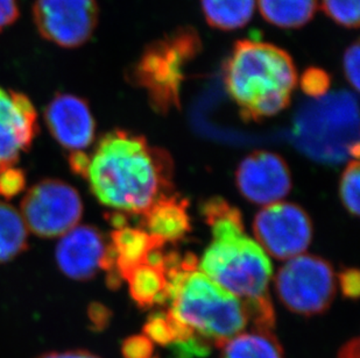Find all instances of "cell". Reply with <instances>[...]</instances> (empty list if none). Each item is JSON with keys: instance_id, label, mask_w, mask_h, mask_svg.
I'll return each mask as SVG.
<instances>
[{"instance_id": "6da1fadb", "label": "cell", "mask_w": 360, "mask_h": 358, "mask_svg": "<svg viewBox=\"0 0 360 358\" xmlns=\"http://www.w3.org/2000/svg\"><path fill=\"white\" fill-rule=\"evenodd\" d=\"M85 179L96 199L120 213L143 216L172 194L173 162L143 136L115 129L99 139Z\"/></svg>"}, {"instance_id": "7a4b0ae2", "label": "cell", "mask_w": 360, "mask_h": 358, "mask_svg": "<svg viewBox=\"0 0 360 358\" xmlns=\"http://www.w3.org/2000/svg\"><path fill=\"white\" fill-rule=\"evenodd\" d=\"M202 214L212 234L198 267L211 281L239 298L253 319L274 313L269 296L273 267L266 251L244 232L240 212L221 198L203 204Z\"/></svg>"}, {"instance_id": "3957f363", "label": "cell", "mask_w": 360, "mask_h": 358, "mask_svg": "<svg viewBox=\"0 0 360 358\" xmlns=\"http://www.w3.org/2000/svg\"><path fill=\"white\" fill-rule=\"evenodd\" d=\"M168 311L216 348L252 329L248 307L239 298L198 270V258L166 253Z\"/></svg>"}, {"instance_id": "277c9868", "label": "cell", "mask_w": 360, "mask_h": 358, "mask_svg": "<svg viewBox=\"0 0 360 358\" xmlns=\"http://www.w3.org/2000/svg\"><path fill=\"white\" fill-rule=\"evenodd\" d=\"M223 74L226 91L246 121H260L283 111L297 84L290 55L257 40L236 42Z\"/></svg>"}, {"instance_id": "5b68a950", "label": "cell", "mask_w": 360, "mask_h": 358, "mask_svg": "<svg viewBox=\"0 0 360 358\" xmlns=\"http://www.w3.org/2000/svg\"><path fill=\"white\" fill-rule=\"evenodd\" d=\"M202 51V40L191 27H180L148 44L127 78L146 90L150 105L160 113L180 106L184 70Z\"/></svg>"}, {"instance_id": "8992f818", "label": "cell", "mask_w": 360, "mask_h": 358, "mask_svg": "<svg viewBox=\"0 0 360 358\" xmlns=\"http://www.w3.org/2000/svg\"><path fill=\"white\" fill-rule=\"evenodd\" d=\"M294 126V142L317 162L337 164L359 155L357 104L350 95L313 104Z\"/></svg>"}, {"instance_id": "52a82bcc", "label": "cell", "mask_w": 360, "mask_h": 358, "mask_svg": "<svg viewBox=\"0 0 360 358\" xmlns=\"http://www.w3.org/2000/svg\"><path fill=\"white\" fill-rule=\"evenodd\" d=\"M276 290L289 311L297 314H320L329 308L336 294V278L326 260L300 255L278 271Z\"/></svg>"}, {"instance_id": "ba28073f", "label": "cell", "mask_w": 360, "mask_h": 358, "mask_svg": "<svg viewBox=\"0 0 360 358\" xmlns=\"http://www.w3.org/2000/svg\"><path fill=\"white\" fill-rule=\"evenodd\" d=\"M20 208L28 232L44 239L61 237L75 228L83 216L77 190L60 179H44L32 186Z\"/></svg>"}, {"instance_id": "9c48e42d", "label": "cell", "mask_w": 360, "mask_h": 358, "mask_svg": "<svg viewBox=\"0 0 360 358\" xmlns=\"http://www.w3.org/2000/svg\"><path fill=\"white\" fill-rule=\"evenodd\" d=\"M253 232L259 246L278 260L302 255L313 239V223L295 204L276 203L255 216Z\"/></svg>"}, {"instance_id": "30bf717a", "label": "cell", "mask_w": 360, "mask_h": 358, "mask_svg": "<svg viewBox=\"0 0 360 358\" xmlns=\"http://www.w3.org/2000/svg\"><path fill=\"white\" fill-rule=\"evenodd\" d=\"M97 0H35L33 18L41 37L58 47L79 48L98 24Z\"/></svg>"}, {"instance_id": "8fae6325", "label": "cell", "mask_w": 360, "mask_h": 358, "mask_svg": "<svg viewBox=\"0 0 360 358\" xmlns=\"http://www.w3.org/2000/svg\"><path fill=\"white\" fill-rule=\"evenodd\" d=\"M55 260L62 274L72 281H89L99 270L117 272L110 242L101 230L86 225H77L60 237Z\"/></svg>"}, {"instance_id": "7c38bea8", "label": "cell", "mask_w": 360, "mask_h": 358, "mask_svg": "<svg viewBox=\"0 0 360 358\" xmlns=\"http://www.w3.org/2000/svg\"><path fill=\"white\" fill-rule=\"evenodd\" d=\"M38 133V114L31 99L0 88V171L15 166Z\"/></svg>"}, {"instance_id": "4fadbf2b", "label": "cell", "mask_w": 360, "mask_h": 358, "mask_svg": "<svg viewBox=\"0 0 360 358\" xmlns=\"http://www.w3.org/2000/svg\"><path fill=\"white\" fill-rule=\"evenodd\" d=\"M236 180L248 201L266 206L280 203L292 189L288 166L274 152H255L245 157L236 173Z\"/></svg>"}, {"instance_id": "5bb4252c", "label": "cell", "mask_w": 360, "mask_h": 358, "mask_svg": "<svg viewBox=\"0 0 360 358\" xmlns=\"http://www.w3.org/2000/svg\"><path fill=\"white\" fill-rule=\"evenodd\" d=\"M44 117L53 139L68 152H83L95 140V119L81 97L58 93L48 102Z\"/></svg>"}, {"instance_id": "9a60e30c", "label": "cell", "mask_w": 360, "mask_h": 358, "mask_svg": "<svg viewBox=\"0 0 360 358\" xmlns=\"http://www.w3.org/2000/svg\"><path fill=\"white\" fill-rule=\"evenodd\" d=\"M141 216L143 230L165 244L181 241L191 232L188 201L176 194L162 197Z\"/></svg>"}, {"instance_id": "2e32d148", "label": "cell", "mask_w": 360, "mask_h": 358, "mask_svg": "<svg viewBox=\"0 0 360 358\" xmlns=\"http://www.w3.org/2000/svg\"><path fill=\"white\" fill-rule=\"evenodd\" d=\"M109 242L115 256V267L122 279L131 269L145 263L152 251L165 246L143 228L129 226L113 230Z\"/></svg>"}, {"instance_id": "e0dca14e", "label": "cell", "mask_w": 360, "mask_h": 358, "mask_svg": "<svg viewBox=\"0 0 360 358\" xmlns=\"http://www.w3.org/2000/svg\"><path fill=\"white\" fill-rule=\"evenodd\" d=\"M122 279L127 281L129 294L140 308L166 304V267L145 262L131 269Z\"/></svg>"}, {"instance_id": "ac0fdd59", "label": "cell", "mask_w": 360, "mask_h": 358, "mask_svg": "<svg viewBox=\"0 0 360 358\" xmlns=\"http://www.w3.org/2000/svg\"><path fill=\"white\" fill-rule=\"evenodd\" d=\"M218 358H283V352L272 331L248 329L224 342Z\"/></svg>"}, {"instance_id": "d6986e66", "label": "cell", "mask_w": 360, "mask_h": 358, "mask_svg": "<svg viewBox=\"0 0 360 358\" xmlns=\"http://www.w3.org/2000/svg\"><path fill=\"white\" fill-rule=\"evenodd\" d=\"M262 18L280 28H300L313 20L319 0H258Z\"/></svg>"}, {"instance_id": "ffe728a7", "label": "cell", "mask_w": 360, "mask_h": 358, "mask_svg": "<svg viewBox=\"0 0 360 358\" xmlns=\"http://www.w3.org/2000/svg\"><path fill=\"white\" fill-rule=\"evenodd\" d=\"M255 0H200L207 25L219 31H235L251 21Z\"/></svg>"}, {"instance_id": "44dd1931", "label": "cell", "mask_w": 360, "mask_h": 358, "mask_svg": "<svg viewBox=\"0 0 360 358\" xmlns=\"http://www.w3.org/2000/svg\"><path fill=\"white\" fill-rule=\"evenodd\" d=\"M28 248V230L20 212L0 201V264L7 263Z\"/></svg>"}, {"instance_id": "7402d4cb", "label": "cell", "mask_w": 360, "mask_h": 358, "mask_svg": "<svg viewBox=\"0 0 360 358\" xmlns=\"http://www.w3.org/2000/svg\"><path fill=\"white\" fill-rule=\"evenodd\" d=\"M322 10L340 26L345 28L359 26L360 0H322Z\"/></svg>"}, {"instance_id": "603a6c76", "label": "cell", "mask_w": 360, "mask_h": 358, "mask_svg": "<svg viewBox=\"0 0 360 358\" xmlns=\"http://www.w3.org/2000/svg\"><path fill=\"white\" fill-rule=\"evenodd\" d=\"M360 169L357 159L349 163L340 182V198L351 214H359Z\"/></svg>"}, {"instance_id": "cb8c5ba5", "label": "cell", "mask_w": 360, "mask_h": 358, "mask_svg": "<svg viewBox=\"0 0 360 358\" xmlns=\"http://www.w3.org/2000/svg\"><path fill=\"white\" fill-rule=\"evenodd\" d=\"M143 335L152 343H157L162 347L173 345L175 338H174L173 328L167 312L152 313L143 326Z\"/></svg>"}, {"instance_id": "d4e9b609", "label": "cell", "mask_w": 360, "mask_h": 358, "mask_svg": "<svg viewBox=\"0 0 360 358\" xmlns=\"http://www.w3.org/2000/svg\"><path fill=\"white\" fill-rule=\"evenodd\" d=\"M330 84L331 79L329 74L320 68L307 69L301 78V88L303 92L314 98H320L326 95V91L329 90Z\"/></svg>"}, {"instance_id": "484cf974", "label": "cell", "mask_w": 360, "mask_h": 358, "mask_svg": "<svg viewBox=\"0 0 360 358\" xmlns=\"http://www.w3.org/2000/svg\"><path fill=\"white\" fill-rule=\"evenodd\" d=\"M26 186V176L22 170L15 166L0 171V197L12 199L22 192Z\"/></svg>"}, {"instance_id": "4316f807", "label": "cell", "mask_w": 360, "mask_h": 358, "mask_svg": "<svg viewBox=\"0 0 360 358\" xmlns=\"http://www.w3.org/2000/svg\"><path fill=\"white\" fill-rule=\"evenodd\" d=\"M122 355L124 358H153V343L145 335H133L122 342Z\"/></svg>"}, {"instance_id": "83f0119b", "label": "cell", "mask_w": 360, "mask_h": 358, "mask_svg": "<svg viewBox=\"0 0 360 358\" xmlns=\"http://www.w3.org/2000/svg\"><path fill=\"white\" fill-rule=\"evenodd\" d=\"M344 74L347 81L352 85V88H359V62L360 48L359 42L356 41L347 48L343 58Z\"/></svg>"}, {"instance_id": "f1b7e54d", "label": "cell", "mask_w": 360, "mask_h": 358, "mask_svg": "<svg viewBox=\"0 0 360 358\" xmlns=\"http://www.w3.org/2000/svg\"><path fill=\"white\" fill-rule=\"evenodd\" d=\"M88 318L90 321V329L96 331H104L111 320V312L104 305L92 303L89 305Z\"/></svg>"}, {"instance_id": "f546056e", "label": "cell", "mask_w": 360, "mask_h": 358, "mask_svg": "<svg viewBox=\"0 0 360 358\" xmlns=\"http://www.w3.org/2000/svg\"><path fill=\"white\" fill-rule=\"evenodd\" d=\"M340 283L345 297L357 299L360 292V274L357 269H345L342 271Z\"/></svg>"}, {"instance_id": "4dcf8cb0", "label": "cell", "mask_w": 360, "mask_h": 358, "mask_svg": "<svg viewBox=\"0 0 360 358\" xmlns=\"http://www.w3.org/2000/svg\"><path fill=\"white\" fill-rule=\"evenodd\" d=\"M19 14L18 0H0V33L13 25Z\"/></svg>"}, {"instance_id": "1f68e13d", "label": "cell", "mask_w": 360, "mask_h": 358, "mask_svg": "<svg viewBox=\"0 0 360 358\" xmlns=\"http://www.w3.org/2000/svg\"><path fill=\"white\" fill-rule=\"evenodd\" d=\"M89 161H90V156L85 154L84 152H70V155H69L70 169L72 173L79 176L85 177V173L88 170Z\"/></svg>"}, {"instance_id": "d6a6232c", "label": "cell", "mask_w": 360, "mask_h": 358, "mask_svg": "<svg viewBox=\"0 0 360 358\" xmlns=\"http://www.w3.org/2000/svg\"><path fill=\"white\" fill-rule=\"evenodd\" d=\"M35 358H101L99 356L83 350V349H74V350H65V352H47L41 354Z\"/></svg>"}, {"instance_id": "836d02e7", "label": "cell", "mask_w": 360, "mask_h": 358, "mask_svg": "<svg viewBox=\"0 0 360 358\" xmlns=\"http://www.w3.org/2000/svg\"><path fill=\"white\" fill-rule=\"evenodd\" d=\"M359 340L354 338L340 349L338 358H359Z\"/></svg>"}]
</instances>
